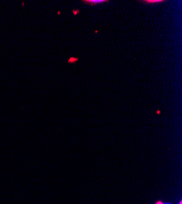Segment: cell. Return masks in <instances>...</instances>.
I'll use <instances>...</instances> for the list:
<instances>
[{
	"label": "cell",
	"instance_id": "cell-1",
	"mask_svg": "<svg viewBox=\"0 0 182 204\" xmlns=\"http://www.w3.org/2000/svg\"><path fill=\"white\" fill-rule=\"evenodd\" d=\"M84 3H89V4H91V5H95V4L105 3V0H86V1H84Z\"/></svg>",
	"mask_w": 182,
	"mask_h": 204
},
{
	"label": "cell",
	"instance_id": "cell-2",
	"mask_svg": "<svg viewBox=\"0 0 182 204\" xmlns=\"http://www.w3.org/2000/svg\"><path fill=\"white\" fill-rule=\"evenodd\" d=\"M162 2V0H146L145 1V3H161Z\"/></svg>",
	"mask_w": 182,
	"mask_h": 204
},
{
	"label": "cell",
	"instance_id": "cell-3",
	"mask_svg": "<svg viewBox=\"0 0 182 204\" xmlns=\"http://www.w3.org/2000/svg\"><path fill=\"white\" fill-rule=\"evenodd\" d=\"M78 60H79L78 58L73 57H73H70V59H69L68 63H75L76 61H78Z\"/></svg>",
	"mask_w": 182,
	"mask_h": 204
},
{
	"label": "cell",
	"instance_id": "cell-4",
	"mask_svg": "<svg viewBox=\"0 0 182 204\" xmlns=\"http://www.w3.org/2000/svg\"><path fill=\"white\" fill-rule=\"evenodd\" d=\"M155 204H171V203H164V202H162V201L159 200V201L156 202V203H155Z\"/></svg>",
	"mask_w": 182,
	"mask_h": 204
},
{
	"label": "cell",
	"instance_id": "cell-5",
	"mask_svg": "<svg viewBox=\"0 0 182 204\" xmlns=\"http://www.w3.org/2000/svg\"><path fill=\"white\" fill-rule=\"evenodd\" d=\"M79 13V10H73V14H74V15H76L77 13Z\"/></svg>",
	"mask_w": 182,
	"mask_h": 204
},
{
	"label": "cell",
	"instance_id": "cell-6",
	"mask_svg": "<svg viewBox=\"0 0 182 204\" xmlns=\"http://www.w3.org/2000/svg\"><path fill=\"white\" fill-rule=\"evenodd\" d=\"M179 204H182V202H181V201H180V202H179Z\"/></svg>",
	"mask_w": 182,
	"mask_h": 204
}]
</instances>
